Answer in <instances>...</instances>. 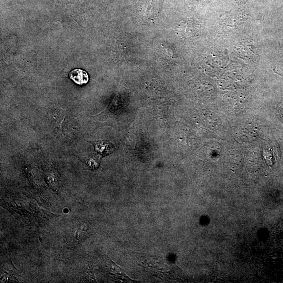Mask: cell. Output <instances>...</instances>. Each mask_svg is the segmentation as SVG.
Segmentation results:
<instances>
[{
    "instance_id": "obj_1",
    "label": "cell",
    "mask_w": 283,
    "mask_h": 283,
    "mask_svg": "<svg viewBox=\"0 0 283 283\" xmlns=\"http://www.w3.org/2000/svg\"><path fill=\"white\" fill-rule=\"evenodd\" d=\"M69 77L74 82L81 86L86 84L89 80L87 73L78 68L72 70L69 74Z\"/></svg>"
},
{
    "instance_id": "obj_2",
    "label": "cell",
    "mask_w": 283,
    "mask_h": 283,
    "mask_svg": "<svg viewBox=\"0 0 283 283\" xmlns=\"http://www.w3.org/2000/svg\"><path fill=\"white\" fill-rule=\"evenodd\" d=\"M109 148H111V146L108 145V143H101L97 144V145L96 146V150L98 152L103 154H106L107 153V152L106 150H105V149Z\"/></svg>"
}]
</instances>
